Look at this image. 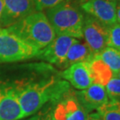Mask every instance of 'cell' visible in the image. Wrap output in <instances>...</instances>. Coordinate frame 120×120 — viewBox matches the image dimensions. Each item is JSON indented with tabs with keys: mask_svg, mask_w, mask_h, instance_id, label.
Returning a JSON list of instances; mask_svg holds the SVG:
<instances>
[{
	"mask_svg": "<svg viewBox=\"0 0 120 120\" xmlns=\"http://www.w3.org/2000/svg\"><path fill=\"white\" fill-rule=\"evenodd\" d=\"M62 1L64 0H34L37 11H43L52 8Z\"/></svg>",
	"mask_w": 120,
	"mask_h": 120,
	"instance_id": "cell-19",
	"label": "cell"
},
{
	"mask_svg": "<svg viewBox=\"0 0 120 120\" xmlns=\"http://www.w3.org/2000/svg\"><path fill=\"white\" fill-rule=\"evenodd\" d=\"M78 41L76 38L69 36H57L49 45L39 50L35 57L61 67L68 50Z\"/></svg>",
	"mask_w": 120,
	"mask_h": 120,
	"instance_id": "cell-7",
	"label": "cell"
},
{
	"mask_svg": "<svg viewBox=\"0 0 120 120\" xmlns=\"http://www.w3.org/2000/svg\"><path fill=\"white\" fill-rule=\"evenodd\" d=\"M76 96L88 113L94 110L97 111L109 101V97L105 87L96 83H92L81 91H77Z\"/></svg>",
	"mask_w": 120,
	"mask_h": 120,
	"instance_id": "cell-11",
	"label": "cell"
},
{
	"mask_svg": "<svg viewBox=\"0 0 120 120\" xmlns=\"http://www.w3.org/2000/svg\"><path fill=\"white\" fill-rule=\"evenodd\" d=\"M38 52L37 48L0 27V63L29 59L35 57Z\"/></svg>",
	"mask_w": 120,
	"mask_h": 120,
	"instance_id": "cell-4",
	"label": "cell"
},
{
	"mask_svg": "<svg viewBox=\"0 0 120 120\" xmlns=\"http://www.w3.org/2000/svg\"><path fill=\"white\" fill-rule=\"evenodd\" d=\"M83 37L93 55H97L108 47L109 27L89 15H85Z\"/></svg>",
	"mask_w": 120,
	"mask_h": 120,
	"instance_id": "cell-6",
	"label": "cell"
},
{
	"mask_svg": "<svg viewBox=\"0 0 120 120\" xmlns=\"http://www.w3.org/2000/svg\"><path fill=\"white\" fill-rule=\"evenodd\" d=\"M116 21L117 23L120 24V0L116 2Z\"/></svg>",
	"mask_w": 120,
	"mask_h": 120,
	"instance_id": "cell-22",
	"label": "cell"
},
{
	"mask_svg": "<svg viewBox=\"0 0 120 120\" xmlns=\"http://www.w3.org/2000/svg\"><path fill=\"white\" fill-rule=\"evenodd\" d=\"M86 120H102V119H101L100 116L97 112H95V113L88 114L86 118Z\"/></svg>",
	"mask_w": 120,
	"mask_h": 120,
	"instance_id": "cell-20",
	"label": "cell"
},
{
	"mask_svg": "<svg viewBox=\"0 0 120 120\" xmlns=\"http://www.w3.org/2000/svg\"><path fill=\"white\" fill-rule=\"evenodd\" d=\"M97 56L110 68L114 76L120 72V51L108 46Z\"/></svg>",
	"mask_w": 120,
	"mask_h": 120,
	"instance_id": "cell-15",
	"label": "cell"
},
{
	"mask_svg": "<svg viewBox=\"0 0 120 120\" xmlns=\"http://www.w3.org/2000/svg\"><path fill=\"white\" fill-rule=\"evenodd\" d=\"M6 29L38 50L43 49L56 37L51 24L42 11L32 12Z\"/></svg>",
	"mask_w": 120,
	"mask_h": 120,
	"instance_id": "cell-2",
	"label": "cell"
},
{
	"mask_svg": "<svg viewBox=\"0 0 120 120\" xmlns=\"http://www.w3.org/2000/svg\"><path fill=\"white\" fill-rule=\"evenodd\" d=\"M108 46L120 51V24L119 23L109 27Z\"/></svg>",
	"mask_w": 120,
	"mask_h": 120,
	"instance_id": "cell-18",
	"label": "cell"
},
{
	"mask_svg": "<svg viewBox=\"0 0 120 120\" xmlns=\"http://www.w3.org/2000/svg\"><path fill=\"white\" fill-rule=\"evenodd\" d=\"M105 88L108 94L109 100L120 101V79L118 76H112L105 86Z\"/></svg>",
	"mask_w": 120,
	"mask_h": 120,
	"instance_id": "cell-17",
	"label": "cell"
},
{
	"mask_svg": "<svg viewBox=\"0 0 120 120\" xmlns=\"http://www.w3.org/2000/svg\"><path fill=\"white\" fill-rule=\"evenodd\" d=\"M48 20L56 36H69L76 39L83 37L85 14L74 0H64L57 6L47 9Z\"/></svg>",
	"mask_w": 120,
	"mask_h": 120,
	"instance_id": "cell-3",
	"label": "cell"
},
{
	"mask_svg": "<svg viewBox=\"0 0 120 120\" xmlns=\"http://www.w3.org/2000/svg\"><path fill=\"white\" fill-rule=\"evenodd\" d=\"M22 119L23 114L14 87L0 84V120Z\"/></svg>",
	"mask_w": 120,
	"mask_h": 120,
	"instance_id": "cell-10",
	"label": "cell"
},
{
	"mask_svg": "<svg viewBox=\"0 0 120 120\" xmlns=\"http://www.w3.org/2000/svg\"><path fill=\"white\" fill-rule=\"evenodd\" d=\"M35 11L34 0H4L0 27L8 28Z\"/></svg>",
	"mask_w": 120,
	"mask_h": 120,
	"instance_id": "cell-9",
	"label": "cell"
},
{
	"mask_svg": "<svg viewBox=\"0 0 120 120\" xmlns=\"http://www.w3.org/2000/svg\"><path fill=\"white\" fill-rule=\"evenodd\" d=\"M21 107L23 118L38 112L49 101H56L70 89L67 81L54 76L40 82L19 83L13 87Z\"/></svg>",
	"mask_w": 120,
	"mask_h": 120,
	"instance_id": "cell-1",
	"label": "cell"
},
{
	"mask_svg": "<svg viewBox=\"0 0 120 120\" xmlns=\"http://www.w3.org/2000/svg\"><path fill=\"white\" fill-rule=\"evenodd\" d=\"M76 3H78L79 6H80V4L81 3H83V2H85L86 1H88V0H74ZM111 1H115V2H117V1H119V0H111Z\"/></svg>",
	"mask_w": 120,
	"mask_h": 120,
	"instance_id": "cell-24",
	"label": "cell"
},
{
	"mask_svg": "<svg viewBox=\"0 0 120 120\" xmlns=\"http://www.w3.org/2000/svg\"><path fill=\"white\" fill-rule=\"evenodd\" d=\"M24 120H47V115L38 114L37 116L36 115V116L31 117L30 119H24Z\"/></svg>",
	"mask_w": 120,
	"mask_h": 120,
	"instance_id": "cell-21",
	"label": "cell"
},
{
	"mask_svg": "<svg viewBox=\"0 0 120 120\" xmlns=\"http://www.w3.org/2000/svg\"><path fill=\"white\" fill-rule=\"evenodd\" d=\"M88 65L93 83L100 84L105 87L112 76H114L110 68L97 55L88 62Z\"/></svg>",
	"mask_w": 120,
	"mask_h": 120,
	"instance_id": "cell-14",
	"label": "cell"
},
{
	"mask_svg": "<svg viewBox=\"0 0 120 120\" xmlns=\"http://www.w3.org/2000/svg\"><path fill=\"white\" fill-rule=\"evenodd\" d=\"M3 7H4V0H0V20H1L2 12H3Z\"/></svg>",
	"mask_w": 120,
	"mask_h": 120,
	"instance_id": "cell-23",
	"label": "cell"
},
{
	"mask_svg": "<svg viewBox=\"0 0 120 120\" xmlns=\"http://www.w3.org/2000/svg\"><path fill=\"white\" fill-rule=\"evenodd\" d=\"M91 52L86 45V43H81L78 41L71 45L68 50L61 68L67 69L71 65L78 62H89L94 57Z\"/></svg>",
	"mask_w": 120,
	"mask_h": 120,
	"instance_id": "cell-13",
	"label": "cell"
},
{
	"mask_svg": "<svg viewBox=\"0 0 120 120\" xmlns=\"http://www.w3.org/2000/svg\"><path fill=\"white\" fill-rule=\"evenodd\" d=\"M116 76H118V77H119V78L120 79V72H119V73L118 74H117V75H116Z\"/></svg>",
	"mask_w": 120,
	"mask_h": 120,
	"instance_id": "cell-25",
	"label": "cell"
},
{
	"mask_svg": "<svg viewBox=\"0 0 120 120\" xmlns=\"http://www.w3.org/2000/svg\"><path fill=\"white\" fill-rule=\"evenodd\" d=\"M97 113L102 120H120V101L109 100L97 110Z\"/></svg>",
	"mask_w": 120,
	"mask_h": 120,
	"instance_id": "cell-16",
	"label": "cell"
},
{
	"mask_svg": "<svg viewBox=\"0 0 120 120\" xmlns=\"http://www.w3.org/2000/svg\"><path fill=\"white\" fill-rule=\"evenodd\" d=\"M54 102V108L47 115V120H86L88 113L71 88Z\"/></svg>",
	"mask_w": 120,
	"mask_h": 120,
	"instance_id": "cell-5",
	"label": "cell"
},
{
	"mask_svg": "<svg viewBox=\"0 0 120 120\" xmlns=\"http://www.w3.org/2000/svg\"><path fill=\"white\" fill-rule=\"evenodd\" d=\"M60 76L78 90H85L93 83L88 62L71 65L64 70Z\"/></svg>",
	"mask_w": 120,
	"mask_h": 120,
	"instance_id": "cell-12",
	"label": "cell"
},
{
	"mask_svg": "<svg viewBox=\"0 0 120 120\" xmlns=\"http://www.w3.org/2000/svg\"><path fill=\"white\" fill-rule=\"evenodd\" d=\"M116 6V2L111 0H88L80 4L85 14L109 27L117 23Z\"/></svg>",
	"mask_w": 120,
	"mask_h": 120,
	"instance_id": "cell-8",
	"label": "cell"
}]
</instances>
